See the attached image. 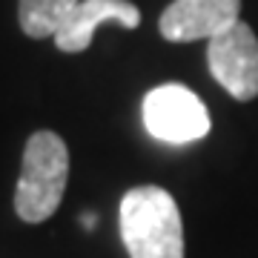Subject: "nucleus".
Returning a JSON list of instances; mask_svg holds the SVG:
<instances>
[{
    "label": "nucleus",
    "mask_w": 258,
    "mask_h": 258,
    "mask_svg": "<svg viewBox=\"0 0 258 258\" xmlns=\"http://www.w3.org/2000/svg\"><path fill=\"white\" fill-rule=\"evenodd\" d=\"M120 238L129 258H184V221L161 186H135L120 201Z\"/></svg>",
    "instance_id": "1"
},
{
    "label": "nucleus",
    "mask_w": 258,
    "mask_h": 258,
    "mask_svg": "<svg viewBox=\"0 0 258 258\" xmlns=\"http://www.w3.org/2000/svg\"><path fill=\"white\" fill-rule=\"evenodd\" d=\"M69 181V149L63 138L40 129L26 141L23 166L15 186V212L20 221L40 224L52 218L60 207Z\"/></svg>",
    "instance_id": "2"
},
{
    "label": "nucleus",
    "mask_w": 258,
    "mask_h": 258,
    "mask_svg": "<svg viewBox=\"0 0 258 258\" xmlns=\"http://www.w3.org/2000/svg\"><path fill=\"white\" fill-rule=\"evenodd\" d=\"M141 115L149 135L166 144H192L210 132V112L204 101L181 83L155 86L144 98Z\"/></svg>",
    "instance_id": "3"
},
{
    "label": "nucleus",
    "mask_w": 258,
    "mask_h": 258,
    "mask_svg": "<svg viewBox=\"0 0 258 258\" xmlns=\"http://www.w3.org/2000/svg\"><path fill=\"white\" fill-rule=\"evenodd\" d=\"M207 66L235 101L258 98V37L244 20L210 40Z\"/></svg>",
    "instance_id": "4"
},
{
    "label": "nucleus",
    "mask_w": 258,
    "mask_h": 258,
    "mask_svg": "<svg viewBox=\"0 0 258 258\" xmlns=\"http://www.w3.org/2000/svg\"><path fill=\"white\" fill-rule=\"evenodd\" d=\"M241 0H175L158 20V29L172 43L212 40L238 23Z\"/></svg>",
    "instance_id": "5"
},
{
    "label": "nucleus",
    "mask_w": 258,
    "mask_h": 258,
    "mask_svg": "<svg viewBox=\"0 0 258 258\" xmlns=\"http://www.w3.org/2000/svg\"><path fill=\"white\" fill-rule=\"evenodd\" d=\"M106 20H115L123 29H138L141 12L129 0H81L72 9V15L63 20V26L57 29V35L52 40L66 55L83 52L92 43L95 29L101 26V23H106Z\"/></svg>",
    "instance_id": "6"
},
{
    "label": "nucleus",
    "mask_w": 258,
    "mask_h": 258,
    "mask_svg": "<svg viewBox=\"0 0 258 258\" xmlns=\"http://www.w3.org/2000/svg\"><path fill=\"white\" fill-rule=\"evenodd\" d=\"M81 0H20L18 3V20L20 29L29 37H55L63 20L72 15V9Z\"/></svg>",
    "instance_id": "7"
},
{
    "label": "nucleus",
    "mask_w": 258,
    "mask_h": 258,
    "mask_svg": "<svg viewBox=\"0 0 258 258\" xmlns=\"http://www.w3.org/2000/svg\"><path fill=\"white\" fill-rule=\"evenodd\" d=\"M81 221H83V227H89V230H92V227H95V221H98V218H95V215H83Z\"/></svg>",
    "instance_id": "8"
}]
</instances>
